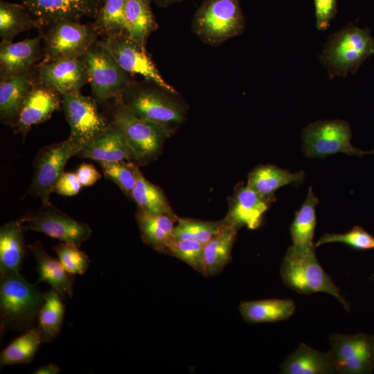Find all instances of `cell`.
I'll return each instance as SVG.
<instances>
[{"mask_svg":"<svg viewBox=\"0 0 374 374\" xmlns=\"http://www.w3.org/2000/svg\"><path fill=\"white\" fill-rule=\"evenodd\" d=\"M0 274L1 335L8 329H30L38 318L44 294L26 280L19 271Z\"/></svg>","mask_w":374,"mask_h":374,"instance_id":"1","label":"cell"},{"mask_svg":"<svg viewBox=\"0 0 374 374\" xmlns=\"http://www.w3.org/2000/svg\"><path fill=\"white\" fill-rule=\"evenodd\" d=\"M374 54V38L368 28L349 24L328 39L320 62L332 80L337 76L355 74L359 66Z\"/></svg>","mask_w":374,"mask_h":374,"instance_id":"2","label":"cell"},{"mask_svg":"<svg viewBox=\"0 0 374 374\" xmlns=\"http://www.w3.org/2000/svg\"><path fill=\"white\" fill-rule=\"evenodd\" d=\"M171 94L157 85L131 81L116 98V103L137 118L169 127L186 119L184 108Z\"/></svg>","mask_w":374,"mask_h":374,"instance_id":"3","label":"cell"},{"mask_svg":"<svg viewBox=\"0 0 374 374\" xmlns=\"http://www.w3.org/2000/svg\"><path fill=\"white\" fill-rule=\"evenodd\" d=\"M280 276L284 284L296 292L303 294L326 292L335 296L349 310L348 303L319 263L315 249L301 251L290 247L281 263Z\"/></svg>","mask_w":374,"mask_h":374,"instance_id":"4","label":"cell"},{"mask_svg":"<svg viewBox=\"0 0 374 374\" xmlns=\"http://www.w3.org/2000/svg\"><path fill=\"white\" fill-rule=\"evenodd\" d=\"M192 30L203 42L217 46L244 30L239 0H205L192 19Z\"/></svg>","mask_w":374,"mask_h":374,"instance_id":"5","label":"cell"},{"mask_svg":"<svg viewBox=\"0 0 374 374\" xmlns=\"http://www.w3.org/2000/svg\"><path fill=\"white\" fill-rule=\"evenodd\" d=\"M44 42L42 62L82 58L98 40L100 34L93 23L68 19L55 21L41 28Z\"/></svg>","mask_w":374,"mask_h":374,"instance_id":"6","label":"cell"},{"mask_svg":"<svg viewBox=\"0 0 374 374\" xmlns=\"http://www.w3.org/2000/svg\"><path fill=\"white\" fill-rule=\"evenodd\" d=\"M110 121L123 134L138 166L155 159L170 136L168 127L137 118L116 103Z\"/></svg>","mask_w":374,"mask_h":374,"instance_id":"7","label":"cell"},{"mask_svg":"<svg viewBox=\"0 0 374 374\" xmlns=\"http://www.w3.org/2000/svg\"><path fill=\"white\" fill-rule=\"evenodd\" d=\"M77 140L69 138L42 148L34 160V172L28 194L39 198L42 204H51L50 195L64 172L68 160L84 148Z\"/></svg>","mask_w":374,"mask_h":374,"instance_id":"8","label":"cell"},{"mask_svg":"<svg viewBox=\"0 0 374 374\" xmlns=\"http://www.w3.org/2000/svg\"><path fill=\"white\" fill-rule=\"evenodd\" d=\"M82 58L87 66L93 97L98 104L116 99L131 82L128 73L100 41Z\"/></svg>","mask_w":374,"mask_h":374,"instance_id":"9","label":"cell"},{"mask_svg":"<svg viewBox=\"0 0 374 374\" xmlns=\"http://www.w3.org/2000/svg\"><path fill=\"white\" fill-rule=\"evenodd\" d=\"M351 136L350 126L346 121H319L303 130V151L308 158L321 159L339 152L359 157L374 154V150L364 151L353 146Z\"/></svg>","mask_w":374,"mask_h":374,"instance_id":"10","label":"cell"},{"mask_svg":"<svg viewBox=\"0 0 374 374\" xmlns=\"http://www.w3.org/2000/svg\"><path fill=\"white\" fill-rule=\"evenodd\" d=\"M18 220L24 231H37L79 247L92 234L87 224L73 219L52 204L28 210Z\"/></svg>","mask_w":374,"mask_h":374,"instance_id":"11","label":"cell"},{"mask_svg":"<svg viewBox=\"0 0 374 374\" xmlns=\"http://www.w3.org/2000/svg\"><path fill=\"white\" fill-rule=\"evenodd\" d=\"M100 42L127 73L140 75L172 94L177 93L161 76L145 46L132 39L127 33L103 37Z\"/></svg>","mask_w":374,"mask_h":374,"instance_id":"12","label":"cell"},{"mask_svg":"<svg viewBox=\"0 0 374 374\" xmlns=\"http://www.w3.org/2000/svg\"><path fill=\"white\" fill-rule=\"evenodd\" d=\"M62 106L70 127L69 136L84 145L101 134L111 123L99 112L95 98L80 91L62 95Z\"/></svg>","mask_w":374,"mask_h":374,"instance_id":"13","label":"cell"},{"mask_svg":"<svg viewBox=\"0 0 374 374\" xmlns=\"http://www.w3.org/2000/svg\"><path fill=\"white\" fill-rule=\"evenodd\" d=\"M329 351L336 373H370L374 366V345L372 336L358 333L345 335L333 333L330 337Z\"/></svg>","mask_w":374,"mask_h":374,"instance_id":"14","label":"cell"},{"mask_svg":"<svg viewBox=\"0 0 374 374\" xmlns=\"http://www.w3.org/2000/svg\"><path fill=\"white\" fill-rule=\"evenodd\" d=\"M35 75L36 83L64 95L80 91L89 82L86 64L82 58L62 59L39 63Z\"/></svg>","mask_w":374,"mask_h":374,"instance_id":"15","label":"cell"},{"mask_svg":"<svg viewBox=\"0 0 374 374\" xmlns=\"http://www.w3.org/2000/svg\"><path fill=\"white\" fill-rule=\"evenodd\" d=\"M105 0H21L35 17L39 29L55 21L93 19Z\"/></svg>","mask_w":374,"mask_h":374,"instance_id":"16","label":"cell"},{"mask_svg":"<svg viewBox=\"0 0 374 374\" xmlns=\"http://www.w3.org/2000/svg\"><path fill=\"white\" fill-rule=\"evenodd\" d=\"M62 105V95L43 84L35 83L26 97L15 125V134L25 139L35 125L48 120L59 110Z\"/></svg>","mask_w":374,"mask_h":374,"instance_id":"17","label":"cell"},{"mask_svg":"<svg viewBox=\"0 0 374 374\" xmlns=\"http://www.w3.org/2000/svg\"><path fill=\"white\" fill-rule=\"evenodd\" d=\"M274 200L241 184L236 187L231 199L224 221L237 230L243 226L256 229L261 225L264 213Z\"/></svg>","mask_w":374,"mask_h":374,"instance_id":"18","label":"cell"},{"mask_svg":"<svg viewBox=\"0 0 374 374\" xmlns=\"http://www.w3.org/2000/svg\"><path fill=\"white\" fill-rule=\"evenodd\" d=\"M42 37L0 44V78L30 71L43 59Z\"/></svg>","mask_w":374,"mask_h":374,"instance_id":"19","label":"cell"},{"mask_svg":"<svg viewBox=\"0 0 374 374\" xmlns=\"http://www.w3.org/2000/svg\"><path fill=\"white\" fill-rule=\"evenodd\" d=\"M32 71L0 78V121L12 127L20 108L35 84Z\"/></svg>","mask_w":374,"mask_h":374,"instance_id":"20","label":"cell"},{"mask_svg":"<svg viewBox=\"0 0 374 374\" xmlns=\"http://www.w3.org/2000/svg\"><path fill=\"white\" fill-rule=\"evenodd\" d=\"M77 156L91 159L98 162L133 160V156L125 137L112 122L101 134L84 145Z\"/></svg>","mask_w":374,"mask_h":374,"instance_id":"21","label":"cell"},{"mask_svg":"<svg viewBox=\"0 0 374 374\" xmlns=\"http://www.w3.org/2000/svg\"><path fill=\"white\" fill-rule=\"evenodd\" d=\"M27 248L36 260L39 276L37 283H48L58 292L62 299L66 296L72 297L73 275L66 271L60 260L47 253L40 241L27 245Z\"/></svg>","mask_w":374,"mask_h":374,"instance_id":"22","label":"cell"},{"mask_svg":"<svg viewBox=\"0 0 374 374\" xmlns=\"http://www.w3.org/2000/svg\"><path fill=\"white\" fill-rule=\"evenodd\" d=\"M283 374H328L336 373L329 351L317 350L301 343L280 365Z\"/></svg>","mask_w":374,"mask_h":374,"instance_id":"23","label":"cell"},{"mask_svg":"<svg viewBox=\"0 0 374 374\" xmlns=\"http://www.w3.org/2000/svg\"><path fill=\"white\" fill-rule=\"evenodd\" d=\"M304 177L302 170L292 173L276 166L260 165L249 174L247 186L262 196L275 199L278 188L293 183L300 184Z\"/></svg>","mask_w":374,"mask_h":374,"instance_id":"24","label":"cell"},{"mask_svg":"<svg viewBox=\"0 0 374 374\" xmlns=\"http://www.w3.org/2000/svg\"><path fill=\"white\" fill-rule=\"evenodd\" d=\"M238 230L225 224L223 228L204 245L203 270L204 277L220 273L231 258V251Z\"/></svg>","mask_w":374,"mask_h":374,"instance_id":"25","label":"cell"},{"mask_svg":"<svg viewBox=\"0 0 374 374\" xmlns=\"http://www.w3.org/2000/svg\"><path fill=\"white\" fill-rule=\"evenodd\" d=\"M136 220L143 241L153 249L164 253L172 238L177 217L170 214H151L137 207Z\"/></svg>","mask_w":374,"mask_h":374,"instance_id":"26","label":"cell"},{"mask_svg":"<svg viewBox=\"0 0 374 374\" xmlns=\"http://www.w3.org/2000/svg\"><path fill=\"white\" fill-rule=\"evenodd\" d=\"M295 309V303L291 299L247 301L239 305L242 318L249 323L285 321L294 314Z\"/></svg>","mask_w":374,"mask_h":374,"instance_id":"27","label":"cell"},{"mask_svg":"<svg viewBox=\"0 0 374 374\" xmlns=\"http://www.w3.org/2000/svg\"><path fill=\"white\" fill-rule=\"evenodd\" d=\"M24 230L19 220H12L0 228V274L19 271L26 253Z\"/></svg>","mask_w":374,"mask_h":374,"instance_id":"28","label":"cell"},{"mask_svg":"<svg viewBox=\"0 0 374 374\" xmlns=\"http://www.w3.org/2000/svg\"><path fill=\"white\" fill-rule=\"evenodd\" d=\"M318 198L310 187L305 201L296 211L290 227L292 247L301 251L316 249L312 240L316 228V206Z\"/></svg>","mask_w":374,"mask_h":374,"instance_id":"29","label":"cell"},{"mask_svg":"<svg viewBox=\"0 0 374 374\" xmlns=\"http://www.w3.org/2000/svg\"><path fill=\"white\" fill-rule=\"evenodd\" d=\"M34 28H39V23L26 6L0 1L1 42H12L19 33Z\"/></svg>","mask_w":374,"mask_h":374,"instance_id":"30","label":"cell"},{"mask_svg":"<svg viewBox=\"0 0 374 374\" xmlns=\"http://www.w3.org/2000/svg\"><path fill=\"white\" fill-rule=\"evenodd\" d=\"M152 1L127 0L125 8L128 35L144 46L151 33L158 28L151 8Z\"/></svg>","mask_w":374,"mask_h":374,"instance_id":"31","label":"cell"},{"mask_svg":"<svg viewBox=\"0 0 374 374\" xmlns=\"http://www.w3.org/2000/svg\"><path fill=\"white\" fill-rule=\"evenodd\" d=\"M135 172L136 184L132 199L136 202L137 207L154 215H174L163 191L143 176L136 163Z\"/></svg>","mask_w":374,"mask_h":374,"instance_id":"32","label":"cell"},{"mask_svg":"<svg viewBox=\"0 0 374 374\" xmlns=\"http://www.w3.org/2000/svg\"><path fill=\"white\" fill-rule=\"evenodd\" d=\"M64 305L57 291L52 290L44 293V301L38 314L43 343H51L58 336L63 323Z\"/></svg>","mask_w":374,"mask_h":374,"instance_id":"33","label":"cell"},{"mask_svg":"<svg viewBox=\"0 0 374 374\" xmlns=\"http://www.w3.org/2000/svg\"><path fill=\"white\" fill-rule=\"evenodd\" d=\"M42 343L39 327L37 326L28 329L2 350L0 355L1 367L31 362Z\"/></svg>","mask_w":374,"mask_h":374,"instance_id":"34","label":"cell"},{"mask_svg":"<svg viewBox=\"0 0 374 374\" xmlns=\"http://www.w3.org/2000/svg\"><path fill=\"white\" fill-rule=\"evenodd\" d=\"M127 0H105L92 22L100 36L127 33L125 8Z\"/></svg>","mask_w":374,"mask_h":374,"instance_id":"35","label":"cell"},{"mask_svg":"<svg viewBox=\"0 0 374 374\" xmlns=\"http://www.w3.org/2000/svg\"><path fill=\"white\" fill-rule=\"evenodd\" d=\"M225 224L224 220L208 222L177 218L172 235L177 239L192 240L205 244L217 234Z\"/></svg>","mask_w":374,"mask_h":374,"instance_id":"36","label":"cell"},{"mask_svg":"<svg viewBox=\"0 0 374 374\" xmlns=\"http://www.w3.org/2000/svg\"><path fill=\"white\" fill-rule=\"evenodd\" d=\"M104 175L114 182L123 193L132 199V191L136 184V163L126 160L113 162L99 161Z\"/></svg>","mask_w":374,"mask_h":374,"instance_id":"37","label":"cell"},{"mask_svg":"<svg viewBox=\"0 0 374 374\" xmlns=\"http://www.w3.org/2000/svg\"><path fill=\"white\" fill-rule=\"evenodd\" d=\"M204 244L192 240L172 238L164 253L172 256L188 265L197 272L203 270V250Z\"/></svg>","mask_w":374,"mask_h":374,"instance_id":"38","label":"cell"},{"mask_svg":"<svg viewBox=\"0 0 374 374\" xmlns=\"http://www.w3.org/2000/svg\"><path fill=\"white\" fill-rule=\"evenodd\" d=\"M64 268L69 274L82 275L87 271L89 259L88 256L79 249V246L64 242L53 247Z\"/></svg>","mask_w":374,"mask_h":374,"instance_id":"39","label":"cell"},{"mask_svg":"<svg viewBox=\"0 0 374 374\" xmlns=\"http://www.w3.org/2000/svg\"><path fill=\"white\" fill-rule=\"evenodd\" d=\"M330 242H342L359 250L374 249V237L360 226H355L344 233H325L314 246L317 248Z\"/></svg>","mask_w":374,"mask_h":374,"instance_id":"40","label":"cell"},{"mask_svg":"<svg viewBox=\"0 0 374 374\" xmlns=\"http://www.w3.org/2000/svg\"><path fill=\"white\" fill-rule=\"evenodd\" d=\"M316 26L320 30H326L337 12V0H314Z\"/></svg>","mask_w":374,"mask_h":374,"instance_id":"41","label":"cell"},{"mask_svg":"<svg viewBox=\"0 0 374 374\" xmlns=\"http://www.w3.org/2000/svg\"><path fill=\"white\" fill-rule=\"evenodd\" d=\"M82 187L75 172H64L57 180L53 193L63 196H73L77 195Z\"/></svg>","mask_w":374,"mask_h":374,"instance_id":"42","label":"cell"},{"mask_svg":"<svg viewBox=\"0 0 374 374\" xmlns=\"http://www.w3.org/2000/svg\"><path fill=\"white\" fill-rule=\"evenodd\" d=\"M75 173L82 187L93 186L102 177L92 164L87 163L80 164Z\"/></svg>","mask_w":374,"mask_h":374,"instance_id":"43","label":"cell"},{"mask_svg":"<svg viewBox=\"0 0 374 374\" xmlns=\"http://www.w3.org/2000/svg\"><path fill=\"white\" fill-rule=\"evenodd\" d=\"M61 369L60 366L55 364H48L44 366L37 368L34 373L35 374H57L60 373Z\"/></svg>","mask_w":374,"mask_h":374,"instance_id":"44","label":"cell"},{"mask_svg":"<svg viewBox=\"0 0 374 374\" xmlns=\"http://www.w3.org/2000/svg\"><path fill=\"white\" fill-rule=\"evenodd\" d=\"M154 3L161 7H167L174 3L182 1L184 0H152Z\"/></svg>","mask_w":374,"mask_h":374,"instance_id":"45","label":"cell"},{"mask_svg":"<svg viewBox=\"0 0 374 374\" xmlns=\"http://www.w3.org/2000/svg\"><path fill=\"white\" fill-rule=\"evenodd\" d=\"M372 339H373V345H374V334H373V335H372Z\"/></svg>","mask_w":374,"mask_h":374,"instance_id":"46","label":"cell"}]
</instances>
